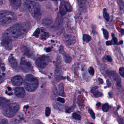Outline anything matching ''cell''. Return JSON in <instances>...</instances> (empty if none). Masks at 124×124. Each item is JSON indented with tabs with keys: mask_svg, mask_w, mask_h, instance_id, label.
<instances>
[{
	"mask_svg": "<svg viewBox=\"0 0 124 124\" xmlns=\"http://www.w3.org/2000/svg\"><path fill=\"white\" fill-rule=\"evenodd\" d=\"M30 26V24L29 23L15 24L5 31V36L8 38H22L25 35Z\"/></svg>",
	"mask_w": 124,
	"mask_h": 124,
	"instance_id": "1",
	"label": "cell"
},
{
	"mask_svg": "<svg viewBox=\"0 0 124 124\" xmlns=\"http://www.w3.org/2000/svg\"><path fill=\"white\" fill-rule=\"evenodd\" d=\"M26 5L32 16L36 20H40L41 13L40 5L37 0H26Z\"/></svg>",
	"mask_w": 124,
	"mask_h": 124,
	"instance_id": "2",
	"label": "cell"
},
{
	"mask_svg": "<svg viewBox=\"0 0 124 124\" xmlns=\"http://www.w3.org/2000/svg\"><path fill=\"white\" fill-rule=\"evenodd\" d=\"M38 85V81L34 76L28 74L25 76L24 85L26 91L29 92H33L36 90Z\"/></svg>",
	"mask_w": 124,
	"mask_h": 124,
	"instance_id": "3",
	"label": "cell"
},
{
	"mask_svg": "<svg viewBox=\"0 0 124 124\" xmlns=\"http://www.w3.org/2000/svg\"><path fill=\"white\" fill-rule=\"evenodd\" d=\"M16 19L15 15L9 11H3L0 12V24L7 26L12 24Z\"/></svg>",
	"mask_w": 124,
	"mask_h": 124,
	"instance_id": "4",
	"label": "cell"
},
{
	"mask_svg": "<svg viewBox=\"0 0 124 124\" xmlns=\"http://www.w3.org/2000/svg\"><path fill=\"white\" fill-rule=\"evenodd\" d=\"M19 109V105L18 103H10L7 107L3 109V113L8 118H11L15 115Z\"/></svg>",
	"mask_w": 124,
	"mask_h": 124,
	"instance_id": "5",
	"label": "cell"
},
{
	"mask_svg": "<svg viewBox=\"0 0 124 124\" xmlns=\"http://www.w3.org/2000/svg\"><path fill=\"white\" fill-rule=\"evenodd\" d=\"M72 11V7L70 3L67 1H61L59 7V13L61 15H64L67 12H71Z\"/></svg>",
	"mask_w": 124,
	"mask_h": 124,
	"instance_id": "6",
	"label": "cell"
},
{
	"mask_svg": "<svg viewBox=\"0 0 124 124\" xmlns=\"http://www.w3.org/2000/svg\"><path fill=\"white\" fill-rule=\"evenodd\" d=\"M50 58L46 56H42L37 58L36 61V66L38 68L44 69L49 64Z\"/></svg>",
	"mask_w": 124,
	"mask_h": 124,
	"instance_id": "7",
	"label": "cell"
},
{
	"mask_svg": "<svg viewBox=\"0 0 124 124\" xmlns=\"http://www.w3.org/2000/svg\"><path fill=\"white\" fill-rule=\"evenodd\" d=\"M20 67L23 71L27 73L30 72L33 70L31 63L24 58H22L21 60Z\"/></svg>",
	"mask_w": 124,
	"mask_h": 124,
	"instance_id": "8",
	"label": "cell"
},
{
	"mask_svg": "<svg viewBox=\"0 0 124 124\" xmlns=\"http://www.w3.org/2000/svg\"><path fill=\"white\" fill-rule=\"evenodd\" d=\"M107 74H108L116 83V84L119 86L121 87V80L120 78L117 73L112 71H107Z\"/></svg>",
	"mask_w": 124,
	"mask_h": 124,
	"instance_id": "9",
	"label": "cell"
},
{
	"mask_svg": "<svg viewBox=\"0 0 124 124\" xmlns=\"http://www.w3.org/2000/svg\"><path fill=\"white\" fill-rule=\"evenodd\" d=\"M63 18L59 13L58 14L54 24L53 25L52 28L53 29H59L61 28L63 24Z\"/></svg>",
	"mask_w": 124,
	"mask_h": 124,
	"instance_id": "10",
	"label": "cell"
},
{
	"mask_svg": "<svg viewBox=\"0 0 124 124\" xmlns=\"http://www.w3.org/2000/svg\"><path fill=\"white\" fill-rule=\"evenodd\" d=\"M58 59L57 61V66H56V69L55 70V75L56 77L57 80H59L62 78V76H61L62 73V67L61 65L60 60Z\"/></svg>",
	"mask_w": 124,
	"mask_h": 124,
	"instance_id": "11",
	"label": "cell"
},
{
	"mask_svg": "<svg viewBox=\"0 0 124 124\" xmlns=\"http://www.w3.org/2000/svg\"><path fill=\"white\" fill-rule=\"evenodd\" d=\"M59 51L60 53L62 54L63 58L66 63H69L71 62L72 60L71 57L64 51V47L62 45H61Z\"/></svg>",
	"mask_w": 124,
	"mask_h": 124,
	"instance_id": "12",
	"label": "cell"
},
{
	"mask_svg": "<svg viewBox=\"0 0 124 124\" xmlns=\"http://www.w3.org/2000/svg\"><path fill=\"white\" fill-rule=\"evenodd\" d=\"M5 67L0 59V84L4 81L5 76Z\"/></svg>",
	"mask_w": 124,
	"mask_h": 124,
	"instance_id": "13",
	"label": "cell"
},
{
	"mask_svg": "<svg viewBox=\"0 0 124 124\" xmlns=\"http://www.w3.org/2000/svg\"><path fill=\"white\" fill-rule=\"evenodd\" d=\"M11 82L14 86H19L22 84L23 79L20 76H16L12 78L11 79Z\"/></svg>",
	"mask_w": 124,
	"mask_h": 124,
	"instance_id": "14",
	"label": "cell"
},
{
	"mask_svg": "<svg viewBox=\"0 0 124 124\" xmlns=\"http://www.w3.org/2000/svg\"><path fill=\"white\" fill-rule=\"evenodd\" d=\"M14 92L16 95L19 98H23L25 96V91L22 87H16L15 89Z\"/></svg>",
	"mask_w": 124,
	"mask_h": 124,
	"instance_id": "15",
	"label": "cell"
},
{
	"mask_svg": "<svg viewBox=\"0 0 124 124\" xmlns=\"http://www.w3.org/2000/svg\"><path fill=\"white\" fill-rule=\"evenodd\" d=\"M9 1L12 8L15 10L18 9L22 3L21 0H9Z\"/></svg>",
	"mask_w": 124,
	"mask_h": 124,
	"instance_id": "16",
	"label": "cell"
},
{
	"mask_svg": "<svg viewBox=\"0 0 124 124\" xmlns=\"http://www.w3.org/2000/svg\"><path fill=\"white\" fill-rule=\"evenodd\" d=\"M80 9L82 11H85L87 8L86 0H77Z\"/></svg>",
	"mask_w": 124,
	"mask_h": 124,
	"instance_id": "17",
	"label": "cell"
},
{
	"mask_svg": "<svg viewBox=\"0 0 124 124\" xmlns=\"http://www.w3.org/2000/svg\"><path fill=\"white\" fill-rule=\"evenodd\" d=\"M9 62L11 65V67L14 69H16L18 68V64L16 59L13 56H10L9 58Z\"/></svg>",
	"mask_w": 124,
	"mask_h": 124,
	"instance_id": "18",
	"label": "cell"
},
{
	"mask_svg": "<svg viewBox=\"0 0 124 124\" xmlns=\"http://www.w3.org/2000/svg\"><path fill=\"white\" fill-rule=\"evenodd\" d=\"M5 38H5L2 41V44L7 49H10L12 48L11 41L9 38L7 37Z\"/></svg>",
	"mask_w": 124,
	"mask_h": 124,
	"instance_id": "19",
	"label": "cell"
},
{
	"mask_svg": "<svg viewBox=\"0 0 124 124\" xmlns=\"http://www.w3.org/2000/svg\"><path fill=\"white\" fill-rule=\"evenodd\" d=\"M10 104V102L9 100L5 98H0V106L3 109H5Z\"/></svg>",
	"mask_w": 124,
	"mask_h": 124,
	"instance_id": "20",
	"label": "cell"
},
{
	"mask_svg": "<svg viewBox=\"0 0 124 124\" xmlns=\"http://www.w3.org/2000/svg\"><path fill=\"white\" fill-rule=\"evenodd\" d=\"M98 87L97 86L94 87L91 89V92L94 95V96L96 98L100 97L102 96L103 94L100 92L98 91Z\"/></svg>",
	"mask_w": 124,
	"mask_h": 124,
	"instance_id": "21",
	"label": "cell"
},
{
	"mask_svg": "<svg viewBox=\"0 0 124 124\" xmlns=\"http://www.w3.org/2000/svg\"><path fill=\"white\" fill-rule=\"evenodd\" d=\"M53 106L54 109L60 111H64L65 110V106L59 103H54L53 104Z\"/></svg>",
	"mask_w": 124,
	"mask_h": 124,
	"instance_id": "22",
	"label": "cell"
},
{
	"mask_svg": "<svg viewBox=\"0 0 124 124\" xmlns=\"http://www.w3.org/2000/svg\"><path fill=\"white\" fill-rule=\"evenodd\" d=\"M58 88L59 95L64 97L65 96V94L64 92V85L62 83H60L58 84Z\"/></svg>",
	"mask_w": 124,
	"mask_h": 124,
	"instance_id": "23",
	"label": "cell"
},
{
	"mask_svg": "<svg viewBox=\"0 0 124 124\" xmlns=\"http://www.w3.org/2000/svg\"><path fill=\"white\" fill-rule=\"evenodd\" d=\"M52 21L51 19H44L42 21V23L45 26H47V27H51V26H53L52 25Z\"/></svg>",
	"mask_w": 124,
	"mask_h": 124,
	"instance_id": "24",
	"label": "cell"
},
{
	"mask_svg": "<svg viewBox=\"0 0 124 124\" xmlns=\"http://www.w3.org/2000/svg\"><path fill=\"white\" fill-rule=\"evenodd\" d=\"M103 16L105 19L106 21L108 22L109 20V15L107 12L106 10V9H104L103 10Z\"/></svg>",
	"mask_w": 124,
	"mask_h": 124,
	"instance_id": "25",
	"label": "cell"
},
{
	"mask_svg": "<svg viewBox=\"0 0 124 124\" xmlns=\"http://www.w3.org/2000/svg\"><path fill=\"white\" fill-rule=\"evenodd\" d=\"M83 39L85 41L86 43H89L91 40V36L88 34H84L83 36Z\"/></svg>",
	"mask_w": 124,
	"mask_h": 124,
	"instance_id": "26",
	"label": "cell"
},
{
	"mask_svg": "<svg viewBox=\"0 0 124 124\" xmlns=\"http://www.w3.org/2000/svg\"><path fill=\"white\" fill-rule=\"evenodd\" d=\"M66 39H67V42L68 44H71L72 43H73V42L74 41V38L72 36H67Z\"/></svg>",
	"mask_w": 124,
	"mask_h": 124,
	"instance_id": "27",
	"label": "cell"
},
{
	"mask_svg": "<svg viewBox=\"0 0 124 124\" xmlns=\"http://www.w3.org/2000/svg\"><path fill=\"white\" fill-rule=\"evenodd\" d=\"M49 36V33L48 32H44L41 36V38L42 40H45L48 38Z\"/></svg>",
	"mask_w": 124,
	"mask_h": 124,
	"instance_id": "28",
	"label": "cell"
},
{
	"mask_svg": "<svg viewBox=\"0 0 124 124\" xmlns=\"http://www.w3.org/2000/svg\"><path fill=\"white\" fill-rule=\"evenodd\" d=\"M109 109V106L107 103H105L102 106V110L104 112H107Z\"/></svg>",
	"mask_w": 124,
	"mask_h": 124,
	"instance_id": "29",
	"label": "cell"
},
{
	"mask_svg": "<svg viewBox=\"0 0 124 124\" xmlns=\"http://www.w3.org/2000/svg\"><path fill=\"white\" fill-rule=\"evenodd\" d=\"M72 117L74 119L78 120H80L81 119V116L79 114L76 113H73L72 114Z\"/></svg>",
	"mask_w": 124,
	"mask_h": 124,
	"instance_id": "30",
	"label": "cell"
},
{
	"mask_svg": "<svg viewBox=\"0 0 124 124\" xmlns=\"http://www.w3.org/2000/svg\"><path fill=\"white\" fill-rule=\"evenodd\" d=\"M51 113V109L50 107H46L45 109V115L46 116H49L50 115Z\"/></svg>",
	"mask_w": 124,
	"mask_h": 124,
	"instance_id": "31",
	"label": "cell"
},
{
	"mask_svg": "<svg viewBox=\"0 0 124 124\" xmlns=\"http://www.w3.org/2000/svg\"><path fill=\"white\" fill-rule=\"evenodd\" d=\"M103 35L104 36L105 38L106 39H108L109 38V32L107 30L105 29H103Z\"/></svg>",
	"mask_w": 124,
	"mask_h": 124,
	"instance_id": "32",
	"label": "cell"
},
{
	"mask_svg": "<svg viewBox=\"0 0 124 124\" xmlns=\"http://www.w3.org/2000/svg\"><path fill=\"white\" fill-rule=\"evenodd\" d=\"M40 33V29L39 28H38L36 30L33 34V36L36 38H38L39 36V34Z\"/></svg>",
	"mask_w": 124,
	"mask_h": 124,
	"instance_id": "33",
	"label": "cell"
},
{
	"mask_svg": "<svg viewBox=\"0 0 124 124\" xmlns=\"http://www.w3.org/2000/svg\"><path fill=\"white\" fill-rule=\"evenodd\" d=\"M119 5L120 7V9H121L123 11V13L124 14V3L121 0H119Z\"/></svg>",
	"mask_w": 124,
	"mask_h": 124,
	"instance_id": "34",
	"label": "cell"
},
{
	"mask_svg": "<svg viewBox=\"0 0 124 124\" xmlns=\"http://www.w3.org/2000/svg\"><path fill=\"white\" fill-rule=\"evenodd\" d=\"M88 112H89V113L90 114L93 119H95V114L92 110H91V109H89V110H88Z\"/></svg>",
	"mask_w": 124,
	"mask_h": 124,
	"instance_id": "35",
	"label": "cell"
},
{
	"mask_svg": "<svg viewBox=\"0 0 124 124\" xmlns=\"http://www.w3.org/2000/svg\"><path fill=\"white\" fill-rule=\"evenodd\" d=\"M119 73L121 76L124 78V68L123 67H120L119 69Z\"/></svg>",
	"mask_w": 124,
	"mask_h": 124,
	"instance_id": "36",
	"label": "cell"
},
{
	"mask_svg": "<svg viewBox=\"0 0 124 124\" xmlns=\"http://www.w3.org/2000/svg\"><path fill=\"white\" fill-rule=\"evenodd\" d=\"M103 60L105 61H106L108 62H111L112 61V58L110 56H106L103 58Z\"/></svg>",
	"mask_w": 124,
	"mask_h": 124,
	"instance_id": "37",
	"label": "cell"
},
{
	"mask_svg": "<svg viewBox=\"0 0 124 124\" xmlns=\"http://www.w3.org/2000/svg\"><path fill=\"white\" fill-rule=\"evenodd\" d=\"M89 72L91 76H93L94 74V71L93 68L92 67H91L89 68Z\"/></svg>",
	"mask_w": 124,
	"mask_h": 124,
	"instance_id": "38",
	"label": "cell"
},
{
	"mask_svg": "<svg viewBox=\"0 0 124 124\" xmlns=\"http://www.w3.org/2000/svg\"><path fill=\"white\" fill-rule=\"evenodd\" d=\"M112 38H113V41L114 43V44H117L118 43V40L117 38L115 37L114 34L112 33Z\"/></svg>",
	"mask_w": 124,
	"mask_h": 124,
	"instance_id": "39",
	"label": "cell"
},
{
	"mask_svg": "<svg viewBox=\"0 0 124 124\" xmlns=\"http://www.w3.org/2000/svg\"><path fill=\"white\" fill-rule=\"evenodd\" d=\"M8 120L5 119H3L0 121V124H8Z\"/></svg>",
	"mask_w": 124,
	"mask_h": 124,
	"instance_id": "40",
	"label": "cell"
},
{
	"mask_svg": "<svg viewBox=\"0 0 124 124\" xmlns=\"http://www.w3.org/2000/svg\"><path fill=\"white\" fill-rule=\"evenodd\" d=\"M57 100L60 102L62 103H64L65 100L64 98H61L59 97L57 99Z\"/></svg>",
	"mask_w": 124,
	"mask_h": 124,
	"instance_id": "41",
	"label": "cell"
},
{
	"mask_svg": "<svg viewBox=\"0 0 124 124\" xmlns=\"http://www.w3.org/2000/svg\"><path fill=\"white\" fill-rule=\"evenodd\" d=\"M33 124H43L42 122L39 120H36L34 122Z\"/></svg>",
	"mask_w": 124,
	"mask_h": 124,
	"instance_id": "42",
	"label": "cell"
},
{
	"mask_svg": "<svg viewBox=\"0 0 124 124\" xmlns=\"http://www.w3.org/2000/svg\"><path fill=\"white\" fill-rule=\"evenodd\" d=\"M106 44L107 46L112 45L113 44V41H108L106 42Z\"/></svg>",
	"mask_w": 124,
	"mask_h": 124,
	"instance_id": "43",
	"label": "cell"
},
{
	"mask_svg": "<svg viewBox=\"0 0 124 124\" xmlns=\"http://www.w3.org/2000/svg\"><path fill=\"white\" fill-rule=\"evenodd\" d=\"M98 81H99V82H100V84H102L103 83V80L102 79H101V78H98Z\"/></svg>",
	"mask_w": 124,
	"mask_h": 124,
	"instance_id": "44",
	"label": "cell"
},
{
	"mask_svg": "<svg viewBox=\"0 0 124 124\" xmlns=\"http://www.w3.org/2000/svg\"><path fill=\"white\" fill-rule=\"evenodd\" d=\"M51 51V49L49 48H47V49H46V51L47 52H49Z\"/></svg>",
	"mask_w": 124,
	"mask_h": 124,
	"instance_id": "45",
	"label": "cell"
},
{
	"mask_svg": "<svg viewBox=\"0 0 124 124\" xmlns=\"http://www.w3.org/2000/svg\"><path fill=\"white\" fill-rule=\"evenodd\" d=\"M121 34H122V35H124V29H121Z\"/></svg>",
	"mask_w": 124,
	"mask_h": 124,
	"instance_id": "46",
	"label": "cell"
},
{
	"mask_svg": "<svg viewBox=\"0 0 124 124\" xmlns=\"http://www.w3.org/2000/svg\"><path fill=\"white\" fill-rule=\"evenodd\" d=\"M123 43V41H120V42H119V43H117V44L118 45H121Z\"/></svg>",
	"mask_w": 124,
	"mask_h": 124,
	"instance_id": "47",
	"label": "cell"
},
{
	"mask_svg": "<svg viewBox=\"0 0 124 124\" xmlns=\"http://www.w3.org/2000/svg\"><path fill=\"white\" fill-rule=\"evenodd\" d=\"M101 105V103H100L99 102L98 103H97V104H96V106L99 107L100 106V105Z\"/></svg>",
	"mask_w": 124,
	"mask_h": 124,
	"instance_id": "48",
	"label": "cell"
},
{
	"mask_svg": "<svg viewBox=\"0 0 124 124\" xmlns=\"http://www.w3.org/2000/svg\"><path fill=\"white\" fill-rule=\"evenodd\" d=\"M38 1H40V2H43V1H45V0H38ZM53 1H56V0H52Z\"/></svg>",
	"mask_w": 124,
	"mask_h": 124,
	"instance_id": "49",
	"label": "cell"
},
{
	"mask_svg": "<svg viewBox=\"0 0 124 124\" xmlns=\"http://www.w3.org/2000/svg\"><path fill=\"white\" fill-rule=\"evenodd\" d=\"M2 0H0V6L2 5Z\"/></svg>",
	"mask_w": 124,
	"mask_h": 124,
	"instance_id": "50",
	"label": "cell"
},
{
	"mask_svg": "<svg viewBox=\"0 0 124 124\" xmlns=\"http://www.w3.org/2000/svg\"><path fill=\"white\" fill-rule=\"evenodd\" d=\"M91 124H93V123H91Z\"/></svg>",
	"mask_w": 124,
	"mask_h": 124,
	"instance_id": "51",
	"label": "cell"
},
{
	"mask_svg": "<svg viewBox=\"0 0 124 124\" xmlns=\"http://www.w3.org/2000/svg\"></svg>",
	"mask_w": 124,
	"mask_h": 124,
	"instance_id": "52",
	"label": "cell"
}]
</instances>
